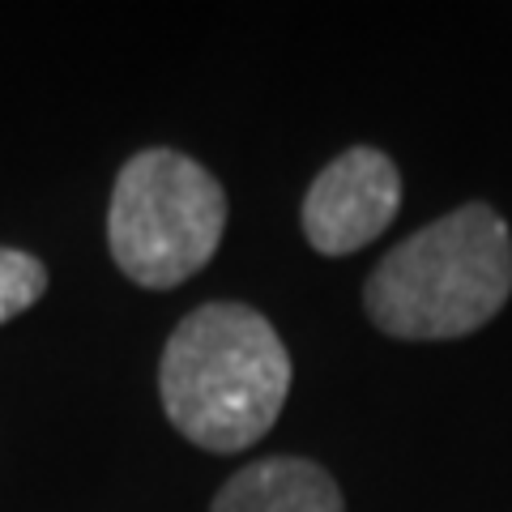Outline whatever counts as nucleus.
I'll list each match as a JSON object with an SVG mask.
<instances>
[{
    "mask_svg": "<svg viewBox=\"0 0 512 512\" xmlns=\"http://www.w3.org/2000/svg\"><path fill=\"white\" fill-rule=\"evenodd\" d=\"M158 393L184 440L239 453L278 423L291 393V355L248 303H201L167 338Z\"/></svg>",
    "mask_w": 512,
    "mask_h": 512,
    "instance_id": "f257e3e1",
    "label": "nucleus"
},
{
    "mask_svg": "<svg viewBox=\"0 0 512 512\" xmlns=\"http://www.w3.org/2000/svg\"><path fill=\"white\" fill-rule=\"evenodd\" d=\"M512 295V235L487 201L427 222L372 269L363 308L402 342H448L483 329Z\"/></svg>",
    "mask_w": 512,
    "mask_h": 512,
    "instance_id": "f03ea898",
    "label": "nucleus"
},
{
    "mask_svg": "<svg viewBox=\"0 0 512 512\" xmlns=\"http://www.w3.org/2000/svg\"><path fill=\"white\" fill-rule=\"evenodd\" d=\"M227 231V192L180 150H141L116 175L107 244L120 274L171 291L210 265Z\"/></svg>",
    "mask_w": 512,
    "mask_h": 512,
    "instance_id": "7ed1b4c3",
    "label": "nucleus"
},
{
    "mask_svg": "<svg viewBox=\"0 0 512 512\" xmlns=\"http://www.w3.org/2000/svg\"><path fill=\"white\" fill-rule=\"evenodd\" d=\"M402 210V175L389 154L355 146L338 154L303 197V235L320 256L367 248Z\"/></svg>",
    "mask_w": 512,
    "mask_h": 512,
    "instance_id": "20e7f679",
    "label": "nucleus"
},
{
    "mask_svg": "<svg viewBox=\"0 0 512 512\" xmlns=\"http://www.w3.org/2000/svg\"><path fill=\"white\" fill-rule=\"evenodd\" d=\"M210 512H346L329 470L303 457H269L244 466L214 495Z\"/></svg>",
    "mask_w": 512,
    "mask_h": 512,
    "instance_id": "39448f33",
    "label": "nucleus"
},
{
    "mask_svg": "<svg viewBox=\"0 0 512 512\" xmlns=\"http://www.w3.org/2000/svg\"><path fill=\"white\" fill-rule=\"evenodd\" d=\"M47 291V269L30 252L0 248V325L35 308Z\"/></svg>",
    "mask_w": 512,
    "mask_h": 512,
    "instance_id": "423d86ee",
    "label": "nucleus"
}]
</instances>
